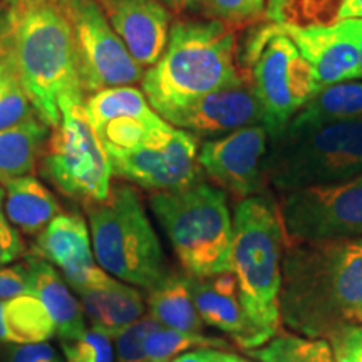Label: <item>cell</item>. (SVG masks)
Listing matches in <instances>:
<instances>
[{
    "label": "cell",
    "mask_w": 362,
    "mask_h": 362,
    "mask_svg": "<svg viewBox=\"0 0 362 362\" xmlns=\"http://www.w3.org/2000/svg\"><path fill=\"white\" fill-rule=\"evenodd\" d=\"M39 117L37 111L22 88L16 71H12L0 86V131L16 128Z\"/></svg>",
    "instance_id": "obj_32"
},
{
    "label": "cell",
    "mask_w": 362,
    "mask_h": 362,
    "mask_svg": "<svg viewBox=\"0 0 362 362\" xmlns=\"http://www.w3.org/2000/svg\"><path fill=\"white\" fill-rule=\"evenodd\" d=\"M112 339L96 329H88L74 341L61 342L66 362H115Z\"/></svg>",
    "instance_id": "obj_33"
},
{
    "label": "cell",
    "mask_w": 362,
    "mask_h": 362,
    "mask_svg": "<svg viewBox=\"0 0 362 362\" xmlns=\"http://www.w3.org/2000/svg\"><path fill=\"white\" fill-rule=\"evenodd\" d=\"M245 78L233 27L206 17H178L171 21L163 56L144 71L141 90L165 119L180 107Z\"/></svg>",
    "instance_id": "obj_3"
},
{
    "label": "cell",
    "mask_w": 362,
    "mask_h": 362,
    "mask_svg": "<svg viewBox=\"0 0 362 362\" xmlns=\"http://www.w3.org/2000/svg\"><path fill=\"white\" fill-rule=\"evenodd\" d=\"M51 128L40 117L0 131V183L33 173Z\"/></svg>",
    "instance_id": "obj_25"
},
{
    "label": "cell",
    "mask_w": 362,
    "mask_h": 362,
    "mask_svg": "<svg viewBox=\"0 0 362 362\" xmlns=\"http://www.w3.org/2000/svg\"><path fill=\"white\" fill-rule=\"evenodd\" d=\"M146 305L149 317L163 327L202 334L205 324L194 307L188 275L170 274L160 285L148 291Z\"/></svg>",
    "instance_id": "obj_24"
},
{
    "label": "cell",
    "mask_w": 362,
    "mask_h": 362,
    "mask_svg": "<svg viewBox=\"0 0 362 362\" xmlns=\"http://www.w3.org/2000/svg\"><path fill=\"white\" fill-rule=\"evenodd\" d=\"M357 47H359V79H362V19H359V35H357Z\"/></svg>",
    "instance_id": "obj_44"
},
{
    "label": "cell",
    "mask_w": 362,
    "mask_h": 362,
    "mask_svg": "<svg viewBox=\"0 0 362 362\" xmlns=\"http://www.w3.org/2000/svg\"><path fill=\"white\" fill-rule=\"evenodd\" d=\"M40 175L64 197L84 205L106 200L112 166L84 104L62 112L40 153Z\"/></svg>",
    "instance_id": "obj_9"
},
{
    "label": "cell",
    "mask_w": 362,
    "mask_h": 362,
    "mask_svg": "<svg viewBox=\"0 0 362 362\" xmlns=\"http://www.w3.org/2000/svg\"><path fill=\"white\" fill-rule=\"evenodd\" d=\"M189 288L203 324L228 334L240 347L248 349L250 324L240 302L237 279L232 272L210 279L189 277Z\"/></svg>",
    "instance_id": "obj_18"
},
{
    "label": "cell",
    "mask_w": 362,
    "mask_h": 362,
    "mask_svg": "<svg viewBox=\"0 0 362 362\" xmlns=\"http://www.w3.org/2000/svg\"><path fill=\"white\" fill-rule=\"evenodd\" d=\"M194 349H228V342L203 332H181L158 324L144 342V359L146 362H170L176 356Z\"/></svg>",
    "instance_id": "obj_29"
},
{
    "label": "cell",
    "mask_w": 362,
    "mask_h": 362,
    "mask_svg": "<svg viewBox=\"0 0 362 362\" xmlns=\"http://www.w3.org/2000/svg\"><path fill=\"white\" fill-rule=\"evenodd\" d=\"M228 354L220 349H194L176 356L170 362H226Z\"/></svg>",
    "instance_id": "obj_39"
},
{
    "label": "cell",
    "mask_w": 362,
    "mask_h": 362,
    "mask_svg": "<svg viewBox=\"0 0 362 362\" xmlns=\"http://www.w3.org/2000/svg\"><path fill=\"white\" fill-rule=\"evenodd\" d=\"M81 298L86 320L99 332L115 339L121 330L144 315L143 296L134 285L106 275L98 284L76 292Z\"/></svg>",
    "instance_id": "obj_19"
},
{
    "label": "cell",
    "mask_w": 362,
    "mask_h": 362,
    "mask_svg": "<svg viewBox=\"0 0 362 362\" xmlns=\"http://www.w3.org/2000/svg\"><path fill=\"white\" fill-rule=\"evenodd\" d=\"M149 206L187 275L210 279L232 272L233 216L223 189L197 180L153 193Z\"/></svg>",
    "instance_id": "obj_5"
},
{
    "label": "cell",
    "mask_w": 362,
    "mask_h": 362,
    "mask_svg": "<svg viewBox=\"0 0 362 362\" xmlns=\"http://www.w3.org/2000/svg\"><path fill=\"white\" fill-rule=\"evenodd\" d=\"M287 240L279 205L264 194L237 202L233 211L232 274L250 324L248 349L274 339L280 329L282 260Z\"/></svg>",
    "instance_id": "obj_4"
},
{
    "label": "cell",
    "mask_w": 362,
    "mask_h": 362,
    "mask_svg": "<svg viewBox=\"0 0 362 362\" xmlns=\"http://www.w3.org/2000/svg\"><path fill=\"white\" fill-rule=\"evenodd\" d=\"M362 117V81H346L320 89L288 121L285 129L300 131Z\"/></svg>",
    "instance_id": "obj_22"
},
{
    "label": "cell",
    "mask_w": 362,
    "mask_h": 362,
    "mask_svg": "<svg viewBox=\"0 0 362 362\" xmlns=\"http://www.w3.org/2000/svg\"><path fill=\"white\" fill-rule=\"evenodd\" d=\"M71 29L84 98L107 88L141 84L144 69L131 57L96 0H57Z\"/></svg>",
    "instance_id": "obj_10"
},
{
    "label": "cell",
    "mask_w": 362,
    "mask_h": 362,
    "mask_svg": "<svg viewBox=\"0 0 362 362\" xmlns=\"http://www.w3.org/2000/svg\"><path fill=\"white\" fill-rule=\"evenodd\" d=\"M226 362H248V361L242 359V357H238L235 354H228V357H226Z\"/></svg>",
    "instance_id": "obj_45"
},
{
    "label": "cell",
    "mask_w": 362,
    "mask_h": 362,
    "mask_svg": "<svg viewBox=\"0 0 362 362\" xmlns=\"http://www.w3.org/2000/svg\"><path fill=\"white\" fill-rule=\"evenodd\" d=\"M84 112L94 129L119 117L144 121H156L161 117L148 103L143 90L134 86H117L90 94L84 99Z\"/></svg>",
    "instance_id": "obj_26"
},
{
    "label": "cell",
    "mask_w": 362,
    "mask_h": 362,
    "mask_svg": "<svg viewBox=\"0 0 362 362\" xmlns=\"http://www.w3.org/2000/svg\"><path fill=\"white\" fill-rule=\"evenodd\" d=\"M33 255L61 269L74 292L110 275L94 264L89 226L78 214L57 215L37 235Z\"/></svg>",
    "instance_id": "obj_16"
},
{
    "label": "cell",
    "mask_w": 362,
    "mask_h": 362,
    "mask_svg": "<svg viewBox=\"0 0 362 362\" xmlns=\"http://www.w3.org/2000/svg\"><path fill=\"white\" fill-rule=\"evenodd\" d=\"M29 267L33 293L42 302L51 315L56 336L64 341H74L86 332V315L81 302L72 296L66 279L56 270V267L39 257L29 255L25 260Z\"/></svg>",
    "instance_id": "obj_20"
},
{
    "label": "cell",
    "mask_w": 362,
    "mask_h": 362,
    "mask_svg": "<svg viewBox=\"0 0 362 362\" xmlns=\"http://www.w3.org/2000/svg\"><path fill=\"white\" fill-rule=\"evenodd\" d=\"M198 12L237 29L265 17L267 0H203Z\"/></svg>",
    "instance_id": "obj_31"
},
{
    "label": "cell",
    "mask_w": 362,
    "mask_h": 362,
    "mask_svg": "<svg viewBox=\"0 0 362 362\" xmlns=\"http://www.w3.org/2000/svg\"><path fill=\"white\" fill-rule=\"evenodd\" d=\"M4 211L13 228L25 235H37L57 215L62 214L57 198L37 178L30 175L6 181Z\"/></svg>",
    "instance_id": "obj_21"
},
{
    "label": "cell",
    "mask_w": 362,
    "mask_h": 362,
    "mask_svg": "<svg viewBox=\"0 0 362 362\" xmlns=\"http://www.w3.org/2000/svg\"><path fill=\"white\" fill-rule=\"evenodd\" d=\"M4 34L13 71L49 128L62 112L84 104L71 29L57 0L4 8Z\"/></svg>",
    "instance_id": "obj_2"
},
{
    "label": "cell",
    "mask_w": 362,
    "mask_h": 362,
    "mask_svg": "<svg viewBox=\"0 0 362 362\" xmlns=\"http://www.w3.org/2000/svg\"><path fill=\"white\" fill-rule=\"evenodd\" d=\"M346 19H362V0H346L344 2L341 12H339V21Z\"/></svg>",
    "instance_id": "obj_42"
},
{
    "label": "cell",
    "mask_w": 362,
    "mask_h": 362,
    "mask_svg": "<svg viewBox=\"0 0 362 362\" xmlns=\"http://www.w3.org/2000/svg\"><path fill=\"white\" fill-rule=\"evenodd\" d=\"M33 293V282L27 264L0 267V298Z\"/></svg>",
    "instance_id": "obj_37"
},
{
    "label": "cell",
    "mask_w": 362,
    "mask_h": 362,
    "mask_svg": "<svg viewBox=\"0 0 362 362\" xmlns=\"http://www.w3.org/2000/svg\"><path fill=\"white\" fill-rule=\"evenodd\" d=\"M262 106L248 78L238 84L214 90L165 117L175 128L206 139L262 124Z\"/></svg>",
    "instance_id": "obj_15"
},
{
    "label": "cell",
    "mask_w": 362,
    "mask_h": 362,
    "mask_svg": "<svg viewBox=\"0 0 362 362\" xmlns=\"http://www.w3.org/2000/svg\"><path fill=\"white\" fill-rule=\"evenodd\" d=\"M160 2L168 8L170 12L175 13H185L189 11L198 12L200 11V6L203 0H160Z\"/></svg>",
    "instance_id": "obj_41"
},
{
    "label": "cell",
    "mask_w": 362,
    "mask_h": 362,
    "mask_svg": "<svg viewBox=\"0 0 362 362\" xmlns=\"http://www.w3.org/2000/svg\"><path fill=\"white\" fill-rule=\"evenodd\" d=\"M280 319L293 334L327 341L362 325V237L287 243Z\"/></svg>",
    "instance_id": "obj_1"
},
{
    "label": "cell",
    "mask_w": 362,
    "mask_h": 362,
    "mask_svg": "<svg viewBox=\"0 0 362 362\" xmlns=\"http://www.w3.org/2000/svg\"><path fill=\"white\" fill-rule=\"evenodd\" d=\"M336 362H362V325H351L329 339Z\"/></svg>",
    "instance_id": "obj_36"
},
{
    "label": "cell",
    "mask_w": 362,
    "mask_h": 362,
    "mask_svg": "<svg viewBox=\"0 0 362 362\" xmlns=\"http://www.w3.org/2000/svg\"><path fill=\"white\" fill-rule=\"evenodd\" d=\"M158 327L151 317H141L115 337L116 361L115 362H146L144 359V342L146 337Z\"/></svg>",
    "instance_id": "obj_34"
},
{
    "label": "cell",
    "mask_w": 362,
    "mask_h": 362,
    "mask_svg": "<svg viewBox=\"0 0 362 362\" xmlns=\"http://www.w3.org/2000/svg\"><path fill=\"white\" fill-rule=\"evenodd\" d=\"M84 206L94 259L104 272L146 292L168 277L160 237L133 187L112 185L106 200Z\"/></svg>",
    "instance_id": "obj_6"
},
{
    "label": "cell",
    "mask_w": 362,
    "mask_h": 362,
    "mask_svg": "<svg viewBox=\"0 0 362 362\" xmlns=\"http://www.w3.org/2000/svg\"><path fill=\"white\" fill-rule=\"evenodd\" d=\"M45 2V0H0V6L4 8H16L22 6H30V4Z\"/></svg>",
    "instance_id": "obj_43"
},
{
    "label": "cell",
    "mask_w": 362,
    "mask_h": 362,
    "mask_svg": "<svg viewBox=\"0 0 362 362\" xmlns=\"http://www.w3.org/2000/svg\"><path fill=\"white\" fill-rule=\"evenodd\" d=\"M42 362H62L59 359V356H54V357H49V359H44Z\"/></svg>",
    "instance_id": "obj_46"
},
{
    "label": "cell",
    "mask_w": 362,
    "mask_h": 362,
    "mask_svg": "<svg viewBox=\"0 0 362 362\" xmlns=\"http://www.w3.org/2000/svg\"><path fill=\"white\" fill-rule=\"evenodd\" d=\"M277 25L296 42L298 51L309 62L319 90L359 79V19L314 27Z\"/></svg>",
    "instance_id": "obj_14"
},
{
    "label": "cell",
    "mask_w": 362,
    "mask_h": 362,
    "mask_svg": "<svg viewBox=\"0 0 362 362\" xmlns=\"http://www.w3.org/2000/svg\"><path fill=\"white\" fill-rule=\"evenodd\" d=\"M346 0H267L269 22L292 27L330 25Z\"/></svg>",
    "instance_id": "obj_27"
},
{
    "label": "cell",
    "mask_w": 362,
    "mask_h": 362,
    "mask_svg": "<svg viewBox=\"0 0 362 362\" xmlns=\"http://www.w3.org/2000/svg\"><path fill=\"white\" fill-rule=\"evenodd\" d=\"M131 57L143 67L156 64L168 44L171 13L160 0H96Z\"/></svg>",
    "instance_id": "obj_17"
},
{
    "label": "cell",
    "mask_w": 362,
    "mask_h": 362,
    "mask_svg": "<svg viewBox=\"0 0 362 362\" xmlns=\"http://www.w3.org/2000/svg\"><path fill=\"white\" fill-rule=\"evenodd\" d=\"M24 240L21 232L13 228L4 211V187H0V267L13 264L24 255Z\"/></svg>",
    "instance_id": "obj_35"
},
{
    "label": "cell",
    "mask_w": 362,
    "mask_h": 362,
    "mask_svg": "<svg viewBox=\"0 0 362 362\" xmlns=\"http://www.w3.org/2000/svg\"><path fill=\"white\" fill-rule=\"evenodd\" d=\"M362 173V117L310 129H284L272 139L267 183L282 194L332 185Z\"/></svg>",
    "instance_id": "obj_7"
},
{
    "label": "cell",
    "mask_w": 362,
    "mask_h": 362,
    "mask_svg": "<svg viewBox=\"0 0 362 362\" xmlns=\"http://www.w3.org/2000/svg\"><path fill=\"white\" fill-rule=\"evenodd\" d=\"M270 136L262 124L206 139L198 151L202 173L237 202L262 194Z\"/></svg>",
    "instance_id": "obj_13"
},
{
    "label": "cell",
    "mask_w": 362,
    "mask_h": 362,
    "mask_svg": "<svg viewBox=\"0 0 362 362\" xmlns=\"http://www.w3.org/2000/svg\"><path fill=\"white\" fill-rule=\"evenodd\" d=\"M13 71L11 54H8L6 34H4V7L0 6V86Z\"/></svg>",
    "instance_id": "obj_40"
},
{
    "label": "cell",
    "mask_w": 362,
    "mask_h": 362,
    "mask_svg": "<svg viewBox=\"0 0 362 362\" xmlns=\"http://www.w3.org/2000/svg\"><path fill=\"white\" fill-rule=\"evenodd\" d=\"M250 354L260 362H336L327 339L302 337L298 334H277Z\"/></svg>",
    "instance_id": "obj_28"
},
{
    "label": "cell",
    "mask_w": 362,
    "mask_h": 362,
    "mask_svg": "<svg viewBox=\"0 0 362 362\" xmlns=\"http://www.w3.org/2000/svg\"><path fill=\"white\" fill-rule=\"evenodd\" d=\"M168 121L163 117L156 121H144L136 119V117H119V119L107 121L101 128L94 129L101 139L106 153L112 151H126L139 146L143 141H146L153 131L165 126Z\"/></svg>",
    "instance_id": "obj_30"
},
{
    "label": "cell",
    "mask_w": 362,
    "mask_h": 362,
    "mask_svg": "<svg viewBox=\"0 0 362 362\" xmlns=\"http://www.w3.org/2000/svg\"><path fill=\"white\" fill-rule=\"evenodd\" d=\"M279 211L287 243L362 237V173L285 193Z\"/></svg>",
    "instance_id": "obj_11"
},
{
    "label": "cell",
    "mask_w": 362,
    "mask_h": 362,
    "mask_svg": "<svg viewBox=\"0 0 362 362\" xmlns=\"http://www.w3.org/2000/svg\"><path fill=\"white\" fill-rule=\"evenodd\" d=\"M56 327L42 302L34 293L0 298V344L47 342Z\"/></svg>",
    "instance_id": "obj_23"
},
{
    "label": "cell",
    "mask_w": 362,
    "mask_h": 362,
    "mask_svg": "<svg viewBox=\"0 0 362 362\" xmlns=\"http://www.w3.org/2000/svg\"><path fill=\"white\" fill-rule=\"evenodd\" d=\"M198 138L166 123L146 141L126 151L107 153L112 176L149 192H170L200 180Z\"/></svg>",
    "instance_id": "obj_12"
},
{
    "label": "cell",
    "mask_w": 362,
    "mask_h": 362,
    "mask_svg": "<svg viewBox=\"0 0 362 362\" xmlns=\"http://www.w3.org/2000/svg\"><path fill=\"white\" fill-rule=\"evenodd\" d=\"M57 356L52 349L51 344L37 342V344H24V346L12 347L8 351L6 362H42L49 357Z\"/></svg>",
    "instance_id": "obj_38"
},
{
    "label": "cell",
    "mask_w": 362,
    "mask_h": 362,
    "mask_svg": "<svg viewBox=\"0 0 362 362\" xmlns=\"http://www.w3.org/2000/svg\"><path fill=\"white\" fill-rule=\"evenodd\" d=\"M240 64L262 106V126L270 139L319 93L314 71L296 42L274 22L252 30Z\"/></svg>",
    "instance_id": "obj_8"
}]
</instances>
